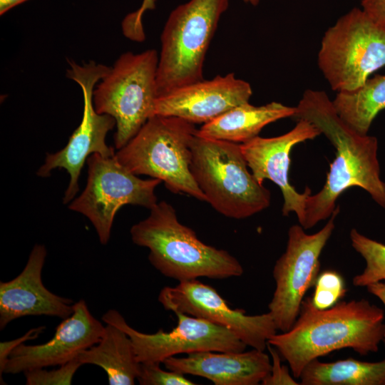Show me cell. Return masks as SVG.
<instances>
[{
  "label": "cell",
  "instance_id": "29",
  "mask_svg": "<svg viewBox=\"0 0 385 385\" xmlns=\"http://www.w3.org/2000/svg\"><path fill=\"white\" fill-rule=\"evenodd\" d=\"M361 8L385 27V0H361Z\"/></svg>",
  "mask_w": 385,
  "mask_h": 385
},
{
  "label": "cell",
  "instance_id": "7",
  "mask_svg": "<svg viewBox=\"0 0 385 385\" xmlns=\"http://www.w3.org/2000/svg\"><path fill=\"white\" fill-rule=\"evenodd\" d=\"M317 63L333 91L357 89L385 66V27L361 8L351 9L325 31Z\"/></svg>",
  "mask_w": 385,
  "mask_h": 385
},
{
  "label": "cell",
  "instance_id": "15",
  "mask_svg": "<svg viewBox=\"0 0 385 385\" xmlns=\"http://www.w3.org/2000/svg\"><path fill=\"white\" fill-rule=\"evenodd\" d=\"M105 326L95 318L84 299L73 304V313L56 327L53 337L37 345L20 344L11 352L4 373L27 371L64 364L97 344Z\"/></svg>",
  "mask_w": 385,
  "mask_h": 385
},
{
  "label": "cell",
  "instance_id": "33",
  "mask_svg": "<svg viewBox=\"0 0 385 385\" xmlns=\"http://www.w3.org/2000/svg\"><path fill=\"white\" fill-rule=\"evenodd\" d=\"M245 3L250 4L252 6H257L260 4L261 0H243Z\"/></svg>",
  "mask_w": 385,
  "mask_h": 385
},
{
  "label": "cell",
  "instance_id": "10",
  "mask_svg": "<svg viewBox=\"0 0 385 385\" xmlns=\"http://www.w3.org/2000/svg\"><path fill=\"white\" fill-rule=\"evenodd\" d=\"M339 212L337 206L325 225L314 234L306 233L298 225L289 228L286 250L273 268L275 289L268 304L277 331L285 332L292 328L306 292L314 286L319 274V257Z\"/></svg>",
  "mask_w": 385,
  "mask_h": 385
},
{
  "label": "cell",
  "instance_id": "17",
  "mask_svg": "<svg viewBox=\"0 0 385 385\" xmlns=\"http://www.w3.org/2000/svg\"><path fill=\"white\" fill-rule=\"evenodd\" d=\"M46 254L43 245H35L22 272L10 281L0 282L1 330L23 317L46 315L63 319L73 313L71 299L53 294L43 284Z\"/></svg>",
  "mask_w": 385,
  "mask_h": 385
},
{
  "label": "cell",
  "instance_id": "14",
  "mask_svg": "<svg viewBox=\"0 0 385 385\" xmlns=\"http://www.w3.org/2000/svg\"><path fill=\"white\" fill-rule=\"evenodd\" d=\"M319 135L321 132L313 124L299 120L296 125L284 134L272 138L257 136L240 144L253 176L260 183L267 179L280 188L284 200L282 215L287 216L294 212L301 226L305 219L306 200L312 192L309 187H306L303 192H299L290 184V153L297 144L313 140Z\"/></svg>",
  "mask_w": 385,
  "mask_h": 385
},
{
  "label": "cell",
  "instance_id": "31",
  "mask_svg": "<svg viewBox=\"0 0 385 385\" xmlns=\"http://www.w3.org/2000/svg\"><path fill=\"white\" fill-rule=\"evenodd\" d=\"M27 0H0V15Z\"/></svg>",
  "mask_w": 385,
  "mask_h": 385
},
{
  "label": "cell",
  "instance_id": "8",
  "mask_svg": "<svg viewBox=\"0 0 385 385\" xmlns=\"http://www.w3.org/2000/svg\"><path fill=\"white\" fill-rule=\"evenodd\" d=\"M158 63L155 49L122 53L94 88L95 110L115 120L117 150L124 147L154 115Z\"/></svg>",
  "mask_w": 385,
  "mask_h": 385
},
{
  "label": "cell",
  "instance_id": "18",
  "mask_svg": "<svg viewBox=\"0 0 385 385\" xmlns=\"http://www.w3.org/2000/svg\"><path fill=\"white\" fill-rule=\"evenodd\" d=\"M202 351L163 361L168 370L205 378L215 385H257L268 375L269 356L264 351Z\"/></svg>",
  "mask_w": 385,
  "mask_h": 385
},
{
  "label": "cell",
  "instance_id": "12",
  "mask_svg": "<svg viewBox=\"0 0 385 385\" xmlns=\"http://www.w3.org/2000/svg\"><path fill=\"white\" fill-rule=\"evenodd\" d=\"M177 326L169 332H140L130 327L115 309L106 312L102 320L117 326L130 338L140 363H163L178 354L202 351H243L247 345L228 329L183 313H175Z\"/></svg>",
  "mask_w": 385,
  "mask_h": 385
},
{
  "label": "cell",
  "instance_id": "11",
  "mask_svg": "<svg viewBox=\"0 0 385 385\" xmlns=\"http://www.w3.org/2000/svg\"><path fill=\"white\" fill-rule=\"evenodd\" d=\"M67 78L77 83L83 96V113L81 123L69 138L66 146L54 153H47L44 163L36 175L46 178L56 168H64L70 176L63 197V204L73 200L79 191L78 180L83 165L90 155L98 153L112 156L115 149L106 142L108 133L115 125V119L107 114L98 113L93 103L95 86L109 71L110 67L91 61L80 65L68 60Z\"/></svg>",
  "mask_w": 385,
  "mask_h": 385
},
{
  "label": "cell",
  "instance_id": "28",
  "mask_svg": "<svg viewBox=\"0 0 385 385\" xmlns=\"http://www.w3.org/2000/svg\"><path fill=\"white\" fill-rule=\"evenodd\" d=\"M46 329V327L41 326L35 327L29 330L22 337L16 338L15 339L8 342H1L0 343V378L1 384H2V374H4V369L8 361L9 356L11 352L21 344L29 341L33 340L38 337V336L43 332Z\"/></svg>",
  "mask_w": 385,
  "mask_h": 385
},
{
  "label": "cell",
  "instance_id": "2",
  "mask_svg": "<svg viewBox=\"0 0 385 385\" xmlns=\"http://www.w3.org/2000/svg\"><path fill=\"white\" fill-rule=\"evenodd\" d=\"M384 312L366 299L339 301L326 309L303 299L292 328L268 343L286 360L294 378L313 359L350 348L364 356L377 352L385 335Z\"/></svg>",
  "mask_w": 385,
  "mask_h": 385
},
{
  "label": "cell",
  "instance_id": "3",
  "mask_svg": "<svg viewBox=\"0 0 385 385\" xmlns=\"http://www.w3.org/2000/svg\"><path fill=\"white\" fill-rule=\"evenodd\" d=\"M130 232L134 244L149 250L150 264L178 282L203 277L223 279L243 274L235 257L202 242L192 229L179 222L176 210L165 201L157 202Z\"/></svg>",
  "mask_w": 385,
  "mask_h": 385
},
{
  "label": "cell",
  "instance_id": "6",
  "mask_svg": "<svg viewBox=\"0 0 385 385\" xmlns=\"http://www.w3.org/2000/svg\"><path fill=\"white\" fill-rule=\"evenodd\" d=\"M230 0H189L170 14L160 36L158 97L203 78L204 61Z\"/></svg>",
  "mask_w": 385,
  "mask_h": 385
},
{
  "label": "cell",
  "instance_id": "25",
  "mask_svg": "<svg viewBox=\"0 0 385 385\" xmlns=\"http://www.w3.org/2000/svg\"><path fill=\"white\" fill-rule=\"evenodd\" d=\"M83 365L78 356L60 365L58 368L48 371L43 369L24 372L26 385H70L78 368Z\"/></svg>",
  "mask_w": 385,
  "mask_h": 385
},
{
  "label": "cell",
  "instance_id": "20",
  "mask_svg": "<svg viewBox=\"0 0 385 385\" xmlns=\"http://www.w3.org/2000/svg\"><path fill=\"white\" fill-rule=\"evenodd\" d=\"M82 364H94L107 374L110 385H133L140 373L138 360L129 336L115 325L106 324L99 342L81 351Z\"/></svg>",
  "mask_w": 385,
  "mask_h": 385
},
{
  "label": "cell",
  "instance_id": "32",
  "mask_svg": "<svg viewBox=\"0 0 385 385\" xmlns=\"http://www.w3.org/2000/svg\"><path fill=\"white\" fill-rule=\"evenodd\" d=\"M155 8V0H143L140 7L135 11L136 16L142 19L143 15L148 9Z\"/></svg>",
  "mask_w": 385,
  "mask_h": 385
},
{
  "label": "cell",
  "instance_id": "23",
  "mask_svg": "<svg viewBox=\"0 0 385 385\" xmlns=\"http://www.w3.org/2000/svg\"><path fill=\"white\" fill-rule=\"evenodd\" d=\"M352 247L364 258L366 262L364 270L354 277L355 287H367L385 280V244L371 239L356 229L350 232Z\"/></svg>",
  "mask_w": 385,
  "mask_h": 385
},
{
  "label": "cell",
  "instance_id": "13",
  "mask_svg": "<svg viewBox=\"0 0 385 385\" xmlns=\"http://www.w3.org/2000/svg\"><path fill=\"white\" fill-rule=\"evenodd\" d=\"M165 309L183 313L224 327L247 346L265 351L277 329L267 313L248 315L243 309H232L211 286L195 279L165 287L158 297Z\"/></svg>",
  "mask_w": 385,
  "mask_h": 385
},
{
  "label": "cell",
  "instance_id": "5",
  "mask_svg": "<svg viewBox=\"0 0 385 385\" xmlns=\"http://www.w3.org/2000/svg\"><path fill=\"white\" fill-rule=\"evenodd\" d=\"M197 130L194 123L183 118L155 115L115 152V157L136 175L158 179L173 193L206 202L190 168L191 143Z\"/></svg>",
  "mask_w": 385,
  "mask_h": 385
},
{
  "label": "cell",
  "instance_id": "24",
  "mask_svg": "<svg viewBox=\"0 0 385 385\" xmlns=\"http://www.w3.org/2000/svg\"><path fill=\"white\" fill-rule=\"evenodd\" d=\"M346 292L342 275L336 271L327 270L319 274L311 299L315 307L326 309L339 302Z\"/></svg>",
  "mask_w": 385,
  "mask_h": 385
},
{
  "label": "cell",
  "instance_id": "9",
  "mask_svg": "<svg viewBox=\"0 0 385 385\" xmlns=\"http://www.w3.org/2000/svg\"><path fill=\"white\" fill-rule=\"evenodd\" d=\"M86 162V188L68 208L86 216L94 227L100 242L106 245L119 209L132 205L150 210L157 203L155 190L161 181L138 178L119 163L115 154L106 157L93 153Z\"/></svg>",
  "mask_w": 385,
  "mask_h": 385
},
{
  "label": "cell",
  "instance_id": "1",
  "mask_svg": "<svg viewBox=\"0 0 385 385\" xmlns=\"http://www.w3.org/2000/svg\"><path fill=\"white\" fill-rule=\"evenodd\" d=\"M292 118L313 124L336 150L322 189L307 198L302 225L304 230L329 218L337 207L339 196L352 187L366 191L385 209V183L380 178L376 137L359 134L346 124L323 91L306 90L295 106Z\"/></svg>",
  "mask_w": 385,
  "mask_h": 385
},
{
  "label": "cell",
  "instance_id": "22",
  "mask_svg": "<svg viewBox=\"0 0 385 385\" xmlns=\"http://www.w3.org/2000/svg\"><path fill=\"white\" fill-rule=\"evenodd\" d=\"M332 103L346 124L359 134L366 135L374 118L385 109V75L369 78L354 91L338 92Z\"/></svg>",
  "mask_w": 385,
  "mask_h": 385
},
{
  "label": "cell",
  "instance_id": "4",
  "mask_svg": "<svg viewBox=\"0 0 385 385\" xmlns=\"http://www.w3.org/2000/svg\"><path fill=\"white\" fill-rule=\"evenodd\" d=\"M191 153V173L217 212L244 219L270 206V192L249 172L240 144L195 135Z\"/></svg>",
  "mask_w": 385,
  "mask_h": 385
},
{
  "label": "cell",
  "instance_id": "21",
  "mask_svg": "<svg viewBox=\"0 0 385 385\" xmlns=\"http://www.w3.org/2000/svg\"><path fill=\"white\" fill-rule=\"evenodd\" d=\"M302 385H385V359L367 362L352 358L309 362L299 378Z\"/></svg>",
  "mask_w": 385,
  "mask_h": 385
},
{
  "label": "cell",
  "instance_id": "30",
  "mask_svg": "<svg viewBox=\"0 0 385 385\" xmlns=\"http://www.w3.org/2000/svg\"><path fill=\"white\" fill-rule=\"evenodd\" d=\"M366 289L370 294L377 297L385 307V282H379L369 284L366 287ZM382 342L385 346V335Z\"/></svg>",
  "mask_w": 385,
  "mask_h": 385
},
{
  "label": "cell",
  "instance_id": "26",
  "mask_svg": "<svg viewBox=\"0 0 385 385\" xmlns=\"http://www.w3.org/2000/svg\"><path fill=\"white\" fill-rule=\"evenodd\" d=\"M137 381L141 385H193L185 374L177 371H164L160 363H140Z\"/></svg>",
  "mask_w": 385,
  "mask_h": 385
},
{
  "label": "cell",
  "instance_id": "27",
  "mask_svg": "<svg viewBox=\"0 0 385 385\" xmlns=\"http://www.w3.org/2000/svg\"><path fill=\"white\" fill-rule=\"evenodd\" d=\"M267 348L271 355L272 361L270 373L261 382L263 385H297L290 374L288 366L282 364V356L278 351L267 342Z\"/></svg>",
  "mask_w": 385,
  "mask_h": 385
},
{
  "label": "cell",
  "instance_id": "19",
  "mask_svg": "<svg viewBox=\"0 0 385 385\" xmlns=\"http://www.w3.org/2000/svg\"><path fill=\"white\" fill-rule=\"evenodd\" d=\"M295 106L279 102L256 106L249 102L232 108L197 130L196 135L202 138L246 143L258 136L267 125L278 120L292 118Z\"/></svg>",
  "mask_w": 385,
  "mask_h": 385
},
{
  "label": "cell",
  "instance_id": "16",
  "mask_svg": "<svg viewBox=\"0 0 385 385\" xmlns=\"http://www.w3.org/2000/svg\"><path fill=\"white\" fill-rule=\"evenodd\" d=\"M250 84L234 73L184 86L158 97L154 115L175 116L192 123H206L249 102Z\"/></svg>",
  "mask_w": 385,
  "mask_h": 385
}]
</instances>
